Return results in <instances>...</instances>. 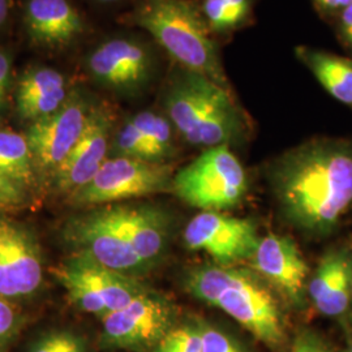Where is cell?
<instances>
[{
    "label": "cell",
    "mask_w": 352,
    "mask_h": 352,
    "mask_svg": "<svg viewBox=\"0 0 352 352\" xmlns=\"http://www.w3.org/2000/svg\"><path fill=\"white\" fill-rule=\"evenodd\" d=\"M279 210L292 226L327 235L352 205V146L315 140L285 153L270 168Z\"/></svg>",
    "instance_id": "obj_1"
},
{
    "label": "cell",
    "mask_w": 352,
    "mask_h": 352,
    "mask_svg": "<svg viewBox=\"0 0 352 352\" xmlns=\"http://www.w3.org/2000/svg\"><path fill=\"white\" fill-rule=\"evenodd\" d=\"M72 252L139 278L164 260L173 235L168 213L151 204H110L72 215L62 228Z\"/></svg>",
    "instance_id": "obj_2"
},
{
    "label": "cell",
    "mask_w": 352,
    "mask_h": 352,
    "mask_svg": "<svg viewBox=\"0 0 352 352\" xmlns=\"http://www.w3.org/2000/svg\"><path fill=\"white\" fill-rule=\"evenodd\" d=\"M189 294L232 317L270 349L286 340V325L273 289L250 267L213 263L189 269L184 276Z\"/></svg>",
    "instance_id": "obj_3"
},
{
    "label": "cell",
    "mask_w": 352,
    "mask_h": 352,
    "mask_svg": "<svg viewBox=\"0 0 352 352\" xmlns=\"http://www.w3.org/2000/svg\"><path fill=\"white\" fill-rule=\"evenodd\" d=\"M164 113L182 139L204 151L241 139L244 120L231 90L206 76L179 68L162 96Z\"/></svg>",
    "instance_id": "obj_4"
},
{
    "label": "cell",
    "mask_w": 352,
    "mask_h": 352,
    "mask_svg": "<svg viewBox=\"0 0 352 352\" xmlns=\"http://www.w3.org/2000/svg\"><path fill=\"white\" fill-rule=\"evenodd\" d=\"M128 23L148 32L182 68L231 90L212 29L192 1L140 0Z\"/></svg>",
    "instance_id": "obj_5"
},
{
    "label": "cell",
    "mask_w": 352,
    "mask_h": 352,
    "mask_svg": "<svg viewBox=\"0 0 352 352\" xmlns=\"http://www.w3.org/2000/svg\"><path fill=\"white\" fill-rule=\"evenodd\" d=\"M245 168L230 146H217L176 171L173 193L202 212H222L239 206L248 193Z\"/></svg>",
    "instance_id": "obj_6"
},
{
    "label": "cell",
    "mask_w": 352,
    "mask_h": 352,
    "mask_svg": "<svg viewBox=\"0 0 352 352\" xmlns=\"http://www.w3.org/2000/svg\"><path fill=\"white\" fill-rule=\"evenodd\" d=\"M52 273L71 305L100 320L151 289L140 278L116 272L78 252L65 257Z\"/></svg>",
    "instance_id": "obj_7"
},
{
    "label": "cell",
    "mask_w": 352,
    "mask_h": 352,
    "mask_svg": "<svg viewBox=\"0 0 352 352\" xmlns=\"http://www.w3.org/2000/svg\"><path fill=\"white\" fill-rule=\"evenodd\" d=\"M174 175V167L168 162L161 164L110 155L87 186L65 199L72 206L89 209L173 193Z\"/></svg>",
    "instance_id": "obj_8"
},
{
    "label": "cell",
    "mask_w": 352,
    "mask_h": 352,
    "mask_svg": "<svg viewBox=\"0 0 352 352\" xmlns=\"http://www.w3.org/2000/svg\"><path fill=\"white\" fill-rule=\"evenodd\" d=\"M179 309L162 292L148 289L126 307L101 318L103 350L151 352L177 325Z\"/></svg>",
    "instance_id": "obj_9"
},
{
    "label": "cell",
    "mask_w": 352,
    "mask_h": 352,
    "mask_svg": "<svg viewBox=\"0 0 352 352\" xmlns=\"http://www.w3.org/2000/svg\"><path fill=\"white\" fill-rule=\"evenodd\" d=\"M85 71L101 88L120 96H136L158 74L157 54L135 36H113L89 51Z\"/></svg>",
    "instance_id": "obj_10"
},
{
    "label": "cell",
    "mask_w": 352,
    "mask_h": 352,
    "mask_svg": "<svg viewBox=\"0 0 352 352\" xmlns=\"http://www.w3.org/2000/svg\"><path fill=\"white\" fill-rule=\"evenodd\" d=\"M45 253L37 234L0 215V298L19 302L34 298L45 283Z\"/></svg>",
    "instance_id": "obj_11"
},
{
    "label": "cell",
    "mask_w": 352,
    "mask_h": 352,
    "mask_svg": "<svg viewBox=\"0 0 352 352\" xmlns=\"http://www.w3.org/2000/svg\"><path fill=\"white\" fill-rule=\"evenodd\" d=\"M93 106L81 90H71L58 111L29 124L25 138L38 177L52 179L81 138Z\"/></svg>",
    "instance_id": "obj_12"
},
{
    "label": "cell",
    "mask_w": 352,
    "mask_h": 352,
    "mask_svg": "<svg viewBox=\"0 0 352 352\" xmlns=\"http://www.w3.org/2000/svg\"><path fill=\"white\" fill-rule=\"evenodd\" d=\"M260 239L253 221L222 212H201L195 215L183 232L188 250L205 253L213 264L221 266L248 263Z\"/></svg>",
    "instance_id": "obj_13"
},
{
    "label": "cell",
    "mask_w": 352,
    "mask_h": 352,
    "mask_svg": "<svg viewBox=\"0 0 352 352\" xmlns=\"http://www.w3.org/2000/svg\"><path fill=\"white\" fill-rule=\"evenodd\" d=\"M248 265L289 305H305L311 272L300 248L291 238L267 234L260 239Z\"/></svg>",
    "instance_id": "obj_14"
},
{
    "label": "cell",
    "mask_w": 352,
    "mask_h": 352,
    "mask_svg": "<svg viewBox=\"0 0 352 352\" xmlns=\"http://www.w3.org/2000/svg\"><path fill=\"white\" fill-rule=\"evenodd\" d=\"M113 113L104 104H94L75 148L52 176L54 189L68 197L87 186L110 157Z\"/></svg>",
    "instance_id": "obj_15"
},
{
    "label": "cell",
    "mask_w": 352,
    "mask_h": 352,
    "mask_svg": "<svg viewBox=\"0 0 352 352\" xmlns=\"http://www.w3.org/2000/svg\"><path fill=\"white\" fill-rule=\"evenodd\" d=\"M24 25L42 49L63 50L85 33V20L69 0H26Z\"/></svg>",
    "instance_id": "obj_16"
},
{
    "label": "cell",
    "mask_w": 352,
    "mask_h": 352,
    "mask_svg": "<svg viewBox=\"0 0 352 352\" xmlns=\"http://www.w3.org/2000/svg\"><path fill=\"white\" fill-rule=\"evenodd\" d=\"M71 90L65 76L51 67H29L19 77L13 97L17 116L30 123L58 111Z\"/></svg>",
    "instance_id": "obj_17"
},
{
    "label": "cell",
    "mask_w": 352,
    "mask_h": 352,
    "mask_svg": "<svg viewBox=\"0 0 352 352\" xmlns=\"http://www.w3.org/2000/svg\"><path fill=\"white\" fill-rule=\"evenodd\" d=\"M308 298L321 315L340 317L352 299V252L336 248L327 252L308 282Z\"/></svg>",
    "instance_id": "obj_18"
},
{
    "label": "cell",
    "mask_w": 352,
    "mask_h": 352,
    "mask_svg": "<svg viewBox=\"0 0 352 352\" xmlns=\"http://www.w3.org/2000/svg\"><path fill=\"white\" fill-rule=\"evenodd\" d=\"M298 58L336 100L352 106V60L325 51L296 49Z\"/></svg>",
    "instance_id": "obj_19"
},
{
    "label": "cell",
    "mask_w": 352,
    "mask_h": 352,
    "mask_svg": "<svg viewBox=\"0 0 352 352\" xmlns=\"http://www.w3.org/2000/svg\"><path fill=\"white\" fill-rule=\"evenodd\" d=\"M0 170L29 190L36 186L37 170L25 135L0 129Z\"/></svg>",
    "instance_id": "obj_20"
},
{
    "label": "cell",
    "mask_w": 352,
    "mask_h": 352,
    "mask_svg": "<svg viewBox=\"0 0 352 352\" xmlns=\"http://www.w3.org/2000/svg\"><path fill=\"white\" fill-rule=\"evenodd\" d=\"M144 138L148 140L158 162H167L175 154V128L162 113L144 110L131 116Z\"/></svg>",
    "instance_id": "obj_21"
},
{
    "label": "cell",
    "mask_w": 352,
    "mask_h": 352,
    "mask_svg": "<svg viewBox=\"0 0 352 352\" xmlns=\"http://www.w3.org/2000/svg\"><path fill=\"white\" fill-rule=\"evenodd\" d=\"M24 352H93L87 336L72 327H46L26 342Z\"/></svg>",
    "instance_id": "obj_22"
},
{
    "label": "cell",
    "mask_w": 352,
    "mask_h": 352,
    "mask_svg": "<svg viewBox=\"0 0 352 352\" xmlns=\"http://www.w3.org/2000/svg\"><path fill=\"white\" fill-rule=\"evenodd\" d=\"M110 155L129 157L149 162H158L148 140L140 132L139 128L129 119L113 132ZM164 164V162H161Z\"/></svg>",
    "instance_id": "obj_23"
},
{
    "label": "cell",
    "mask_w": 352,
    "mask_h": 352,
    "mask_svg": "<svg viewBox=\"0 0 352 352\" xmlns=\"http://www.w3.org/2000/svg\"><path fill=\"white\" fill-rule=\"evenodd\" d=\"M151 352H202L201 324L176 325Z\"/></svg>",
    "instance_id": "obj_24"
},
{
    "label": "cell",
    "mask_w": 352,
    "mask_h": 352,
    "mask_svg": "<svg viewBox=\"0 0 352 352\" xmlns=\"http://www.w3.org/2000/svg\"><path fill=\"white\" fill-rule=\"evenodd\" d=\"M25 324V315L17 304L0 298V352H11Z\"/></svg>",
    "instance_id": "obj_25"
},
{
    "label": "cell",
    "mask_w": 352,
    "mask_h": 352,
    "mask_svg": "<svg viewBox=\"0 0 352 352\" xmlns=\"http://www.w3.org/2000/svg\"><path fill=\"white\" fill-rule=\"evenodd\" d=\"M29 200V189L0 170V209H20L24 208Z\"/></svg>",
    "instance_id": "obj_26"
},
{
    "label": "cell",
    "mask_w": 352,
    "mask_h": 352,
    "mask_svg": "<svg viewBox=\"0 0 352 352\" xmlns=\"http://www.w3.org/2000/svg\"><path fill=\"white\" fill-rule=\"evenodd\" d=\"M202 352H243L241 347L225 331L201 324Z\"/></svg>",
    "instance_id": "obj_27"
},
{
    "label": "cell",
    "mask_w": 352,
    "mask_h": 352,
    "mask_svg": "<svg viewBox=\"0 0 352 352\" xmlns=\"http://www.w3.org/2000/svg\"><path fill=\"white\" fill-rule=\"evenodd\" d=\"M201 12L214 32L230 30L227 0H204Z\"/></svg>",
    "instance_id": "obj_28"
},
{
    "label": "cell",
    "mask_w": 352,
    "mask_h": 352,
    "mask_svg": "<svg viewBox=\"0 0 352 352\" xmlns=\"http://www.w3.org/2000/svg\"><path fill=\"white\" fill-rule=\"evenodd\" d=\"M12 63L10 52L0 49V116L7 109L8 94L12 84Z\"/></svg>",
    "instance_id": "obj_29"
},
{
    "label": "cell",
    "mask_w": 352,
    "mask_h": 352,
    "mask_svg": "<svg viewBox=\"0 0 352 352\" xmlns=\"http://www.w3.org/2000/svg\"><path fill=\"white\" fill-rule=\"evenodd\" d=\"M291 352H331L312 331H302L294 342Z\"/></svg>",
    "instance_id": "obj_30"
},
{
    "label": "cell",
    "mask_w": 352,
    "mask_h": 352,
    "mask_svg": "<svg viewBox=\"0 0 352 352\" xmlns=\"http://www.w3.org/2000/svg\"><path fill=\"white\" fill-rule=\"evenodd\" d=\"M251 11V0H227L230 29L240 25Z\"/></svg>",
    "instance_id": "obj_31"
},
{
    "label": "cell",
    "mask_w": 352,
    "mask_h": 352,
    "mask_svg": "<svg viewBox=\"0 0 352 352\" xmlns=\"http://www.w3.org/2000/svg\"><path fill=\"white\" fill-rule=\"evenodd\" d=\"M340 33L344 38L346 43L352 49V3L340 14Z\"/></svg>",
    "instance_id": "obj_32"
},
{
    "label": "cell",
    "mask_w": 352,
    "mask_h": 352,
    "mask_svg": "<svg viewBox=\"0 0 352 352\" xmlns=\"http://www.w3.org/2000/svg\"><path fill=\"white\" fill-rule=\"evenodd\" d=\"M316 3L325 11H342L351 4L352 0H316Z\"/></svg>",
    "instance_id": "obj_33"
},
{
    "label": "cell",
    "mask_w": 352,
    "mask_h": 352,
    "mask_svg": "<svg viewBox=\"0 0 352 352\" xmlns=\"http://www.w3.org/2000/svg\"><path fill=\"white\" fill-rule=\"evenodd\" d=\"M11 8H12L11 0H0V32L8 23V19H10V14H11Z\"/></svg>",
    "instance_id": "obj_34"
},
{
    "label": "cell",
    "mask_w": 352,
    "mask_h": 352,
    "mask_svg": "<svg viewBox=\"0 0 352 352\" xmlns=\"http://www.w3.org/2000/svg\"><path fill=\"white\" fill-rule=\"evenodd\" d=\"M94 1L102 3V4H110V3H116V1H119V0H94Z\"/></svg>",
    "instance_id": "obj_35"
},
{
    "label": "cell",
    "mask_w": 352,
    "mask_h": 352,
    "mask_svg": "<svg viewBox=\"0 0 352 352\" xmlns=\"http://www.w3.org/2000/svg\"><path fill=\"white\" fill-rule=\"evenodd\" d=\"M350 352H352V343H351V347H350Z\"/></svg>",
    "instance_id": "obj_36"
},
{
    "label": "cell",
    "mask_w": 352,
    "mask_h": 352,
    "mask_svg": "<svg viewBox=\"0 0 352 352\" xmlns=\"http://www.w3.org/2000/svg\"><path fill=\"white\" fill-rule=\"evenodd\" d=\"M351 304H352V299H351Z\"/></svg>",
    "instance_id": "obj_37"
}]
</instances>
